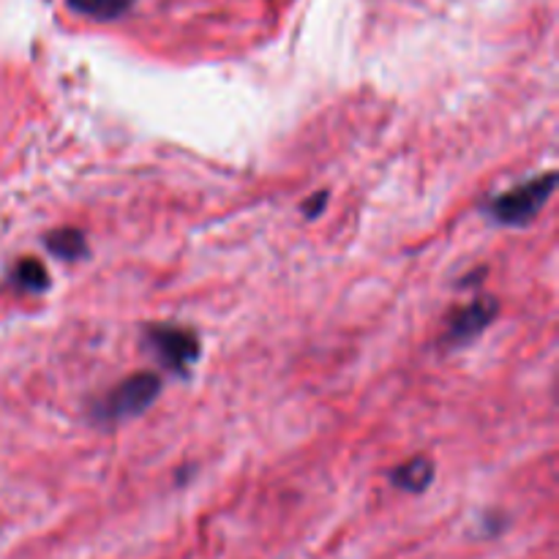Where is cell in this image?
Instances as JSON below:
<instances>
[{"instance_id":"3","label":"cell","mask_w":559,"mask_h":559,"mask_svg":"<svg viewBox=\"0 0 559 559\" xmlns=\"http://www.w3.org/2000/svg\"><path fill=\"white\" fill-rule=\"evenodd\" d=\"M145 347L159 357L167 372L186 377L192 363L199 357V339L194 330L178 325H150L145 330Z\"/></svg>"},{"instance_id":"6","label":"cell","mask_w":559,"mask_h":559,"mask_svg":"<svg viewBox=\"0 0 559 559\" xmlns=\"http://www.w3.org/2000/svg\"><path fill=\"white\" fill-rule=\"evenodd\" d=\"M47 248L56 257L74 263V259H83L88 254V241H85V232L66 227V230H56L47 235Z\"/></svg>"},{"instance_id":"2","label":"cell","mask_w":559,"mask_h":559,"mask_svg":"<svg viewBox=\"0 0 559 559\" xmlns=\"http://www.w3.org/2000/svg\"><path fill=\"white\" fill-rule=\"evenodd\" d=\"M161 393V379L154 372L132 374L118 382L99 404L94 406V417L99 423H121L134 415H143Z\"/></svg>"},{"instance_id":"1","label":"cell","mask_w":559,"mask_h":559,"mask_svg":"<svg viewBox=\"0 0 559 559\" xmlns=\"http://www.w3.org/2000/svg\"><path fill=\"white\" fill-rule=\"evenodd\" d=\"M554 186H557V175H554V172L532 178V181L521 183V186L510 189V192L499 194L497 199H491L486 214L491 216L497 224H505V227L530 224V221L540 214L543 205L551 199Z\"/></svg>"},{"instance_id":"8","label":"cell","mask_w":559,"mask_h":559,"mask_svg":"<svg viewBox=\"0 0 559 559\" xmlns=\"http://www.w3.org/2000/svg\"><path fill=\"white\" fill-rule=\"evenodd\" d=\"M14 284L25 292H45L50 287V274L39 259H23L12 274Z\"/></svg>"},{"instance_id":"9","label":"cell","mask_w":559,"mask_h":559,"mask_svg":"<svg viewBox=\"0 0 559 559\" xmlns=\"http://www.w3.org/2000/svg\"><path fill=\"white\" fill-rule=\"evenodd\" d=\"M325 203H328V192H323V194H314V197L308 199L306 205H303V214H306L308 219H314V216H319V210L325 208Z\"/></svg>"},{"instance_id":"5","label":"cell","mask_w":559,"mask_h":559,"mask_svg":"<svg viewBox=\"0 0 559 559\" xmlns=\"http://www.w3.org/2000/svg\"><path fill=\"white\" fill-rule=\"evenodd\" d=\"M390 481H393V486L401 488V491L423 494L434 481V464L426 455H415V459L396 466V470L390 472Z\"/></svg>"},{"instance_id":"7","label":"cell","mask_w":559,"mask_h":559,"mask_svg":"<svg viewBox=\"0 0 559 559\" xmlns=\"http://www.w3.org/2000/svg\"><path fill=\"white\" fill-rule=\"evenodd\" d=\"M134 0H69L74 12L94 20H118L132 9Z\"/></svg>"},{"instance_id":"4","label":"cell","mask_w":559,"mask_h":559,"mask_svg":"<svg viewBox=\"0 0 559 559\" xmlns=\"http://www.w3.org/2000/svg\"><path fill=\"white\" fill-rule=\"evenodd\" d=\"M497 312L499 306L494 297H481V301L466 303V306H461L459 312H453L448 317V328H445L442 341L450 347H461L466 341L477 339L494 323Z\"/></svg>"}]
</instances>
